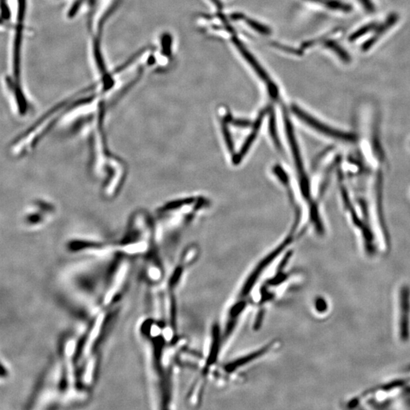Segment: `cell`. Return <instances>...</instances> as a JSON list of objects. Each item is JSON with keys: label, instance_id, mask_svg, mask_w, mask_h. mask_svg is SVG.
<instances>
[{"label": "cell", "instance_id": "8fae6325", "mask_svg": "<svg viewBox=\"0 0 410 410\" xmlns=\"http://www.w3.org/2000/svg\"><path fill=\"white\" fill-rule=\"evenodd\" d=\"M171 37L169 34H165L162 38V44H163V48H164L165 54L170 55L171 53Z\"/></svg>", "mask_w": 410, "mask_h": 410}, {"label": "cell", "instance_id": "8992f818", "mask_svg": "<svg viewBox=\"0 0 410 410\" xmlns=\"http://www.w3.org/2000/svg\"><path fill=\"white\" fill-rule=\"evenodd\" d=\"M397 22V16H390V19H388V21H386V22L385 24H382L381 27H377V34L371 38L370 41H367L364 45H363V49L364 50H367V49H370L374 43H376L378 39H379L381 38V35L384 34V33L386 32L395 22Z\"/></svg>", "mask_w": 410, "mask_h": 410}, {"label": "cell", "instance_id": "5bb4252c", "mask_svg": "<svg viewBox=\"0 0 410 410\" xmlns=\"http://www.w3.org/2000/svg\"><path fill=\"white\" fill-rule=\"evenodd\" d=\"M211 1L215 4V5L217 7L218 9H222V4L220 0H211Z\"/></svg>", "mask_w": 410, "mask_h": 410}, {"label": "cell", "instance_id": "ba28073f", "mask_svg": "<svg viewBox=\"0 0 410 410\" xmlns=\"http://www.w3.org/2000/svg\"><path fill=\"white\" fill-rule=\"evenodd\" d=\"M325 46L331 49L333 51L335 52L337 56L341 57V60L345 62H348L350 60L349 55L341 47L340 45L337 44L334 41H328L325 43Z\"/></svg>", "mask_w": 410, "mask_h": 410}, {"label": "cell", "instance_id": "277c9868", "mask_svg": "<svg viewBox=\"0 0 410 410\" xmlns=\"http://www.w3.org/2000/svg\"><path fill=\"white\" fill-rule=\"evenodd\" d=\"M277 344H278V343L273 341L272 343H270V344L264 345L260 349L250 352L249 354L245 355L242 357L237 358L233 361H230L227 364L224 365L223 369L229 373L237 371L243 366L252 363L254 360H257V359L263 357L264 355L268 354L269 352H272L275 349Z\"/></svg>", "mask_w": 410, "mask_h": 410}, {"label": "cell", "instance_id": "52a82bcc", "mask_svg": "<svg viewBox=\"0 0 410 410\" xmlns=\"http://www.w3.org/2000/svg\"><path fill=\"white\" fill-rule=\"evenodd\" d=\"M313 2H319L324 6L327 7L331 10L340 12H349L352 10L350 5L340 2L338 0H312Z\"/></svg>", "mask_w": 410, "mask_h": 410}, {"label": "cell", "instance_id": "7c38bea8", "mask_svg": "<svg viewBox=\"0 0 410 410\" xmlns=\"http://www.w3.org/2000/svg\"><path fill=\"white\" fill-rule=\"evenodd\" d=\"M315 307L319 312H324L327 309V303L324 299L319 298L315 302Z\"/></svg>", "mask_w": 410, "mask_h": 410}, {"label": "cell", "instance_id": "30bf717a", "mask_svg": "<svg viewBox=\"0 0 410 410\" xmlns=\"http://www.w3.org/2000/svg\"><path fill=\"white\" fill-rule=\"evenodd\" d=\"M375 27H376V24H367V25L365 26V27H362L360 29L358 30L357 31L354 33V34H352V36L350 37L349 38V41H356L357 38H361L362 36L365 35L366 33L368 32V31H372V30L375 29Z\"/></svg>", "mask_w": 410, "mask_h": 410}, {"label": "cell", "instance_id": "4fadbf2b", "mask_svg": "<svg viewBox=\"0 0 410 410\" xmlns=\"http://www.w3.org/2000/svg\"><path fill=\"white\" fill-rule=\"evenodd\" d=\"M361 2L367 8V10L371 11L374 9L372 4H371V2L370 3V0H361Z\"/></svg>", "mask_w": 410, "mask_h": 410}, {"label": "cell", "instance_id": "6da1fadb", "mask_svg": "<svg viewBox=\"0 0 410 410\" xmlns=\"http://www.w3.org/2000/svg\"><path fill=\"white\" fill-rule=\"evenodd\" d=\"M399 334L402 341L407 342L410 337V288L404 286L399 295Z\"/></svg>", "mask_w": 410, "mask_h": 410}, {"label": "cell", "instance_id": "7a4b0ae2", "mask_svg": "<svg viewBox=\"0 0 410 410\" xmlns=\"http://www.w3.org/2000/svg\"><path fill=\"white\" fill-rule=\"evenodd\" d=\"M293 110L299 117L302 119L303 121H305L307 124L312 126V128L320 131L324 135L334 138V139L340 140V141H353L355 140V137L349 133L344 132V131H339L335 129L325 126V124L318 121L315 118L309 116L308 113L302 110L296 106L293 107Z\"/></svg>", "mask_w": 410, "mask_h": 410}, {"label": "cell", "instance_id": "9c48e42d", "mask_svg": "<svg viewBox=\"0 0 410 410\" xmlns=\"http://www.w3.org/2000/svg\"><path fill=\"white\" fill-rule=\"evenodd\" d=\"M245 19V21H246L247 24L250 25L253 29L256 30V31H257L258 32L260 33V34H265V35L271 34V30H270L269 27H266V26L263 25V24L257 22L256 21L252 20V19H246L245 16H243V18H242V19Z\"/></svg>", "mask_w": 410, "mask_h": 410}, {"label": "cell", "instance_id": "5b68a950", "mask_svg": "<svg viewBox=\"0 0 410 410\" xmlns=\"http://www.w3.org/2000/svg\"><path fill=\"white\" fill-rule=\"evenodd\" d=\"M233 42L234 44L236 45L237 46V49L239 50L240 53L242 56H244V58L246 60V61L250 64L251 66L255 69L256 72H257L258 75L260 77V79H262L266 83L268 84L271 83V81L270 80V78L268 77V75L266 73L265 71L263 69L262 67L260 66L259 65V63H258L257 60L256 59L254 58V56L249 53L248 50H247L246 48L244 46V45L242 44V42L237 38V37H233Z\"/></svg>", "mask_w": 410, "mask_h": 410}, {"label": "cell", "instance_id": "3957f363", "mask_svg": "<svg viewBox=\"0 0 410 410\" xmlns=\"http://www.w3.org/2000/svg\"><path fill=\"white\" fill-rule=\"evenodd\" d=\"M19 14H18L17 27H16L15 46H14V75H15V86L22 87L20 86V53L22 38L23 25L25 16V0H19Z\"/></svg>", "mask_w": 410, "mask_h": 410}]
</instances>
